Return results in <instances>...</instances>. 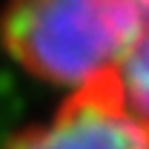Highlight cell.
I'll return each mask as SVG.
<instances>
[{
	"label": "cell",
	"instance_id": "6da1fadb",
	"mask_svg": "<svg viewBox=\"0 0 149 149\" xmlns=\"http://www.w3.org/2000/svg\"><path fill=\"white\" fill-rule=\"evenodd\" d=\"M143 32V0H9L0 20L6 55L63 92L120 69Z\"/></svg>",
	"mask_w": 149,
	"mask_h": 149
},
{
	"label": "cell",
	"instance_id": "7a4b0ae2",
	"mask_svg": "<svg viewBox=\"0 0 149 149\" xmlns=\"http://www.w3.org/2000/svg\"><path fill=\"white\" fill-rule=\"evenodd\" d=\"M0 149H149V109L115 69L63 92L49 118L20 126Z\"/></svg>",
	"mask_w": 149,
	"mask_h": 149
},
{
	"label": "cell",
	"instance_id": "3957f363",
	"mask_svg": "<svg viewBox=\"0 0 149 149\" xmlns=\"http://www.w3.org/2000/svg\"><path fill=\"white\" fill-rule=\"evenodd\" d=\"M143 15H146V32H149V0H143Z\"/></svg>",
	"mask_w": 149,
	"mask_h": 149
}]
</instances>
